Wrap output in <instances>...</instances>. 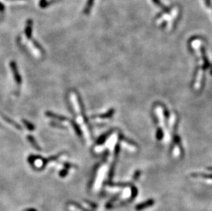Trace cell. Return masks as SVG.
I'll use <instances>...</instances> for the list:
<instances>
[{
  "label": "cell",
  "mask_w": 212,
  "mask_h": 211,
  "mask_svg": "<svg viewBox=\"0 0 212 211\" xmlns=\"http://www.w3.org/2000/svg\"><path fill=\"white\" fill-rule=\"evenodd\" d=\"M69 99H70V102L71 103L73 111L75 115L77 125L80 128L81 132H83L87 141L90 142L91 141V134H90L89 126L87 125L85 117H84L80 98L76 92L72 91L69 93Z\"/></svg>",
  "instance_id": "cell-1"
},
{
  "label": "cell",
  "mask_w": 212,
  "mask_h": 211,
  "mask_svg": "<svg viewBox=\"0 0 212 211\" xmlns=\"http://www.w3.org/2000/svg\"><path fill=\"white\" fill-rule=\"evenodd\" d=\"M10 67L12 72L13 80H14V82L15 83V84H16V88H17L16 90L19 91L20 87L22 86V76H21L19 72L17 66L16 65L15 62H11L10 65Z\"/></svg>",
  "instance_id": "cell-2"
},
{
  "label": "cell",
  "mask_w": 212,
  "mask_h": 211,
  "mask_svg": "<svg viewBox=\"0 0 212 211\" xmlns=\"http://www.w3.org/2000/svg\"><path fill=\"white\" fill-rule=\"evenodd\" d=\"M152 1L153 2V3L156 5V6L159 7L162 10H163V11L165 12L169 13V12H170V10H169V8H168V7L166 6L164 4H163L162 2H161V0H152Z\"/></svg>",
  "instance_id": "cell-3"
},
{
  "label": "cell",
  "mask_w": 212,
  "mask_h": 211,
  "mask_svg": "<svg viewBox=\"0 0 212 211\" xmlns=\"http://www.w3.org/2000/svg\"><path fill=\"white\" fill-rule=\"evenodd\" d=\"M93 3H94V0H88V3H87L86 10H85V12L86 13H87V14H88L89 12L90 11V10H91Z\"/></svg>",
  "instance_id": "cell-4"
},
{
  "label": "cell",
  "mask_w": 212,
  "mask_h": 211,
  "mask_svg": "<svg viewBox=\"0 0 212 211\" xmlns=\"http://www.w3.org/2000/svg\"><path fill=\"white\" fill-rule=\"evenodd\" d=\"M204 1H205L207 6L209 7L211 6V0H204Z\"/></svg>",
  "instance_id": "cell-5"
}]
</instances>
